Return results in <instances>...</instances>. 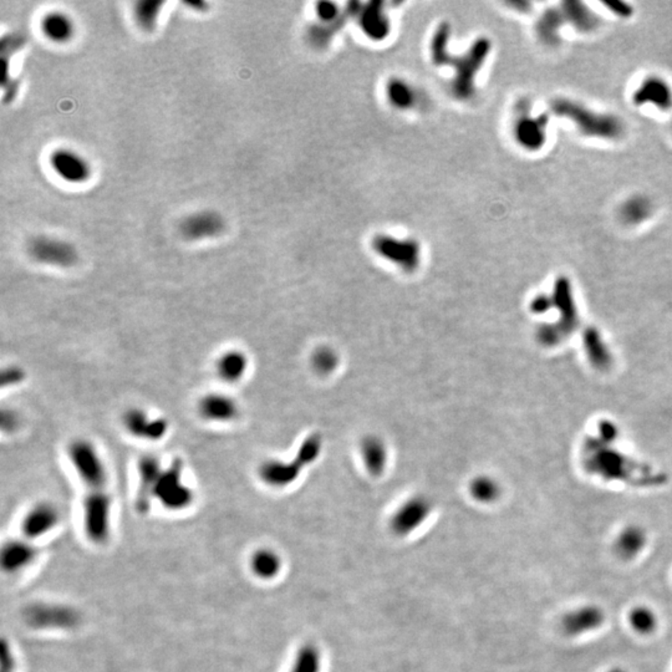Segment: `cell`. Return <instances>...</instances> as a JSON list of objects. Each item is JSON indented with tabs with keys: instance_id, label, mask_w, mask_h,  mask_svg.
I'll use <instances>...</instances> for the list:
<instances>
[{
	"instance_id": "5",
	"label": "cell",
	"mask_w": 672,
	"mask_h": 672,
	"mask_svg": "<svg viewBox=\"0 0 672 672\" xmlns=\"http://www.w3.org/2000/svg\"><path fill=\"white\" fill-rule=\"evenodd\" d=\"M28 252L36 263L57 268H70L79 260L73 244L54 237L39 236L31 239Z\"/></svg>"
},
{
	"instance_id": "30",
	"label": "cell",
	"mask_w": 672,
	"mask_h": 672,
	"mask_svg": "<svg viewBox=\"0 0 672 672\" xmlns=\"http://www.w3.org/2000/svg\"><path fill=\"white\" fill-rule=\"evenodd\" d=\"M629 620L632 624V629L639 634H651L656 629L657 619L652 610L646 606H638L632 610L629 616Z\"/></svg>"
},
{
	"instance_id": "8",
	"label": "cell",
	"mask_w": 672,
	"mask_h": 672,
	"mask_svg": "<svg viewBox=\"0 0 672 672\" xmlns=\"http://www.w3.org/2000/svg\"><path fill=\"white\" fill-rule=\"evenodd\" d=\"M163 467L156 454H142L137 461L138 487L135 508L140 514H146L154 503V491Z\"/></svg>"
},
{
	"instance_id": "16",
	"label": "cell",
	"mask_w": 672,
	"mask_h": 672,
	"mask_svg": "<svg viewBox=\"0 0 672 672\" xmlns=\"http://www.w3.org/2000/svg\"><path fill=\"white\" fill-rule=\"evenodd\" d=\"M634 104L651 105L660 111L672 109V87L660 76H649L636 87L632 95Z\"/></svg>"
},
{
	"instance_id": "3",
	"label": "cell",
	"mask_w": 672,
	"mask_h": 672,
	"mask_svg": "<svg viewBox=\"0 0 672 672\" xmlns=\"http://www.w3.org/2000/svg\"><path fill=\"white\" fill-rule=\"evenodd\" d=\"M184 462L176 458L167 468H163L154 491V502L157 500L162 508L170 512L188 509L195 502V492L184 479Z\"/></svg>"
},
{
	"instance_id": "35",
	"label": "cell",
	"mask_w": 672,
	"mask_h": 672,
	"mask_svg": "<svg viewBox=\"0 0 672 672\" xmlns=\"http://www.w3.org/2000/svg\"><path fill=\"white\" fill-rule=\"evenodd\" d=\"M19 427L17 415L9 408H1V428L4 432H14Z\"/></svg>"
},
{
	"instance_id": "31",
	"label": "cell",
	"mask_w": 672,
	"mask_h": 672,
	"mask_svg": "<svg viewBox=\"0 0 672 672\" xmlns=\"http://www.w3.org/2000/svg\"><path fill=\"white\" fill-rule=\"evenodd\" d=\"M162 3L160 1H142L136 6V19L144 29H152L160 13Z\"/></svg>"
},
{
	"instance_id": "19",
	"label": "cell",
	"mask_w": 672,
	"mask_h": 672,
	"mask_svg": "<svg viewBox=\"0 0 672 672\" xmlns=\"http://www.w3.org/2000/svg\"><path fill=\"white\" fill-rule=\"evenodd\" d=\"M249 359L244 351L228 349L223 351L214 362V371L224 384L233 385L241 382L247 375Z\"/></svg>"
},
{
	"instance_id": "38",
	"label": "cell",
	"mask_w": 672,
	"mask_h": 672,
	"mask_svg": "<svg viewBox=\"0 0 672 672\" xmlns=\"http://www.w3.org/2000/svg\"><path fill=\"white\" fill-rule=\"evenodd\" d=\"M609 672H627V671H625L624 669H620V667H616V669H613V670H610Z\"/></svg>"
},
{
	"instance_id": "27",
	"label": "cell",
	"mask_w": 672,
	"mask_h": 672,
	"mask_svg": "<svg viewBox=\"0 0 672 672\" xmlns=\"http://www.w3.org/2000/svg\"><path fill=\"white\" fill-rule=\"evenodd\" d=\"M652 212L651 202L643 195H635L624 202L620 208L621 218L627 224H640L649 218Z\"/></svg>"
},
{
	"instance_id": "26",
	"label": "cell",
	"mask_w": 672,
	"mask_h": 672,
	"mask_svg": "<svg viewBox=\"0 0 672 672\" xmlns=\"http://www.w3.org/2000/svg\"><path fill=\"white\" fill-rule=\"evenodd\" d=\"M322 667V650L315 643L308 641L300 645L289 672H320Z\"/></svg>"
},
{
	"instance_id": "15",
	"label": "cell",
	"mask_w": 672,
	"mask_h": 672,
	"mask_svg": "<svg viewBox=\"0 0 672 672\" xmlns=\"http://www.w3.org/2000/svg\"><path fill=\"white\" fill-rule=\"evenodd\" d=\"M50 163L59 177L70 184H84L91 176L90 163L73 149H57L52 154Z\"/></svg>"
},
{
	"instance_id": "22",
	"label": "cell",
	"mask_w": 672,
	"mask_h": 672,
	"mask_svg": "<svg viewBox=\"0 0 672 672\" xmlns=\"http://www.w3.org/2000/svg\"><path fill=\"white\" fill-rule=\"evenodd\" d=\"M562 10L567 24L572 25L576 31L581 33H592L599 28V17L581 3V1H564L562 3Z\"/></svg>"
},
{
	"instance_id": "24",
	"label": "cell",
	"mask_w": 672,
	"mask_h": 672,
	"mask_svg": "<svg viewBox=\"0 0 672 672\" xmlns=\"http://www.w3.org/2000/svg\"><path fill=\"white\" fill-rule=\"evenodd\" d=\"M41 30L49 40L64 44L74 36L75 27L73 20L65 13L52 12L43 17Z\"/></svg>"
},
{
	"instance_id": "28",
	"label": "cell",
	"mask_w": 672,
	"mask_h": 672,
	"mask_svg": "<svg viewBox=\"0 0 672 672\" xmlns=\"http://www.w3.org/2000/svg\"><path fill=\"white\" fill-rule=\"evenodd\" d=\"M339 355L333 348H318L311 357V365L319 375H330L339 366Z\"/></svg>"
},
{
	"instance_id": "36",
	"label": "cell",
	"mask_w": 672,
	"mask_h": 672,
	"mask_svg": "<svg viewBox=\"0 0 672 672\" xmlns=\"http://www.w3.org/2000/svg\"><path fill=\"white\" fill-rule=\"evenodd\" d=\"M1 671H14V656H13L10 646L6 643V640L3 641V646H1Z\"/></svg>"
},
{
	"instance_id": "37",
	"label": "cell",
	"mask_w": 672,
	"mask_h": 672,
	"mask_svg": "<svg viewBox=\"0 0 672 672\" xmlns=\"http://www.w3.org/2000/svg\"><path fill=\"white\" fill-rule=\"evenodd\" d=\"M605 6L619 17H627L632 14V6H629L627 3H624V1H608V3H605Z\"/></svg>"
},
{
	"instance_id": "29",
	"label": "cell",
	"mask_w": 672,
	"mask_h": 672,
	"mask_svg": "<svg viewBox=\"0 0 672 672\" xmlns=\"http://www.w3.org/2000/svg\"><path fill=\"white\" fill-rule=\"evenodd\" d=\"M470 492L475 500L479 503H492L497 500L500 489L493 479L484 476L476 477L471 482Z\"/></svg>"
},
{
	"instance_id": "13",
	"label": "cell",
	"mask_w": 672,
	"mask_h": 672,
	"mask_svg": "<svg viewBox=\"0 0 672 672\" xmlns=\"http://www.w3.org/2000/svg\"><path fill=\"white\" fill-rule=\"evenodd\" d=\"M225 222L219 213L214 211H201L192 213L179 225L181 234L188 241H202L214 238L223 233Z\"/></svg>"
},
{
	"instance_id": "23",
	"label": "cell",
	"mask_w": 672,
	"mask_h": 672,
	"mask_svg": "<svg viewBox=\"0 0 672 672\" xmlns=\"http://www.w3.org/2000/svg\"><path fill=\"white\" fill-rule=\"evenodd\" d=\"M567 24L562 8H549L542 14L535 30L540 41L546 45H557L560 41V33Z\"/></svg>"
},
{
	"instance_id": "11",
	"label": "cell",
	"mask_w": 672,
	"mask_h": 672,
	"mask_svg": "<svg viewBox=\"0 0 672 672\" xmlns=\"http://www.w3.org/2000/svg\"><path fill=\"white\" fill-rule=\"evenodd\" d=\"M239 405L223 392H208L198 400L197 414L211 424H230L239 417Z\"/></svg>"
},
{
	"instance_id": "18",
	"label": "cell",
	"mask_w": 672,
	"mask_h": 672,
	"mask_svg": "<svg viewBox=\"0 0 672 672\" xmlns=\"http://www.w3.org/2000/svg\"><path fill=\"white\" fill-rule=\"evenodd\" d=\"M605 621V613L597 605H585L564 615L562 629L569 636L597 630Z\"/></svg>"
},
{
	"instance_id": "4",
	"label": "cell",
	"mask_w": 672,
	"mask_h": 672,
	"mask_svg": "<svg viewBox=\"0 0 672 672\" xmlns=\"http://www.w3.org/2000/svg\"><path fill=\"white\" fill-rule=\"evenodd\" d=\"M23 616L27 625L36 630H71L80 624V614L63 604H31Z\"/></svg>"
},
{
	"instance_id": "2",
	"label": "cell",
	"mask_w": 672,
	"mask_h": 672,
	"mask_svg": "<svg viewBox=\"0 0 672 672\" xmlns=\"http://www.w3.org/2000/svg\"><path fill=\"white\" fill-rule=\"evenodd\" d=\"M552 111L559 117L573 122L578 131L588 137L616 140L624 133V124L620 119L610 114L595 112L572 98L554 100Z\"/></svg>"
},
{
	"instance_id": "9",
	"label": "cell",
	"mask_w": 672,
	"mask_h": 672,
	"mask_svg": "<svg viewBox=\"0 0 672 672\" xmlns=\"http://www.w3.org/2000/svg\"><path fill=\"white\" fill-rule=\"evenodd\" d=\"M60 523V512L49 502H39L28 509L24 514L20 529L24 539H40L58 527Z\"/></svg>"
},
{
	"instance_id": "14",
	"label": "cell",
	"mask_w": 672,
	"mask_h": 672,
	"mask_svg": "<svg viewBox=\"0 0 672 672\" xmlns=\"http://www.w3.org/2000/svg\"><path fill=\"white\" fill-rule=\"evenodd\" d=\"M39 557V549L28 539L6 542L0 552V565L6 574H17L29 569Z\"/></svg>"
},
{
	"instance_id": "20",
	"label": "cell",
	"mask_w": 672,
	"mask_h": 672,
	"mask_svg": "<svg viewBox=\"0 0 672 672\" xmlns=\"http://www.w3.org/2000/svg\"><path fill=\"white\" fill-rule=\"evenodd\" d=\"M360 454L366 471L373 476H381L389 462V451L382 438L370 435L360 443Z\"/></svg>"
},
{
	"instance_id": "1",
	"label": "cell",
	"mask_w": 672,
	"mask_h": 672,
	"mask_svg": "<svg viewBox=\"0 0 672 672\" xmlns=\"http://www.w3.org/2000/svg\"><path fill=\"white\" fill-rule=\"evenodd\" d=\"M66 454L84 487L82 525L85 535L92 544L104 546L111 535L112 512L106 465L98 448L85 438L73 440Z\"/></svg>"
},
{
	"instance_id": "33",
	"label": "cell",
	"mask_w": 672,
	"mask_h": 672,
	"mask_svg": "<svg viewBox=\"0 0 672 672\" xmlns=\"http://www.w3.org/2000/svg\"><path fill=\"white\" fill-rule=\"evenodd\" d=\"M386 22L381 17L380 9H370L365 15V29L368 33L375 36H382L386 33Z\"/></svg>"
},
{
	"instance_id": "25",
	"label": "cell",
	"mask_w": 672,
	"mask_h": 672,
	"mask_svg": "<svg viewBox=\"0 0 672 672\" xmlns=\"http://www.w3.org/2000/svg\"><path fill=\"white\" fill-rule=\"evenodd\" d=\"M645 544H646V535L643 533V529L639 527H629L619 535V538L616 540L615 552L621 559L630 560L638 557Z\"/></svg>"
},
{
	"instance_id": "6",
	"label": "cell",
	"mask_w": 672,
	"mask_h": 672,
	"mask_svg": "<svg viewBox=\"0 0 672 672\" xmlns=\"http://www.w3.org/2000/svg\"><path fill=\"white\" fill-rule=\"evenodd\" d=\"M432 503L425 495H415L405 500L392 514L390 528L397 537H408L421 528L431 516Z\"/></svg>"
},
{
	"instance_id": "32",
	"label": "cell",
	"mask_w": 672,
	"mask_h": 672,
	"mask_svg": "<svg viewBox=\"0 0 672 672\" xmlns=\"http://www.w3.org/2000/svg\"><path fill=\"white\" fill-rule=\"evenodd\" d=\"M25 376L27 375H25L24 368H20V366H17V365L6 366V368H3L1 373H0L1 387L6 389V387L19 385L25 380Z\"/></svg>"
},
{
	"instance_id": "21",
	"label": "cell",
	"mask_w": 672,
	"mask_h": 672,
	"mask_svg": "<svg viewBox=\"0 0 672 672\" xmlns=\"http://www.w3.org/2000/svg\"><path fill=\"white\" fill-rule=\"evenodd\" d=\"M249 568L260 581H273L282 572V557L274 549L260 548L251 555Z\"/></svg>"
},
{
	"instance_id": "17",
	"label": "cell",
	"mask_w": 672,
	"mask_h": 672,
	"mask_svg": "<svg viewBox=\"0 0 672 672\" xmlns=\"http://www.w3.org/2000/svg\"><path fill=\"white\" fill-rule=\"evenodd\" d=\"M549 120L546 116L524 115L514 125L516 140L528 151H539L546 142Z\"/></svg>"
},
{
	"instance_id": "34",
	"label": "cell",
	"mask_w": 672,
	"mask_h": 672,
	"mask_svg": "<svg viewBox=\"0 0 672 672\" xmlns=\"http://www.w3.org/2000/svg\"><path fill=\"white\" fill-rule=\"evenodd\" d=\"M390 98L394 104H396L400 107H406L412 104V92L410 91V87H406L403 82H394L390 85Z\"/></svg>"
},
{
	"instance_id": "12",
	"label": "cell",
	"mask_w": 672,
	"mask_h": 672,
	"mask_svg": "<svg viewBox=\"0 0 672 672\" xmlns=\"http://www.w3.org/2000/svg\"><path fill=\"white\" fill-rule=\"evenodd\" d=\"M375 251L386 260L411 273L419 265V247L416 241H397L391 237H379L373 243Z\"/></svg>"
},
{
	"instance_id": "10",
	"label": "cell",
	"mask_w": 672,
	"mask_h": 672,
	"mask_svg": "<svg viewBox=\"0 0 672 672\" xmlns=\"http://www.w3.org/2000/svg\"><path fill=\"white\" fill-rule=\"evenodd\" d=\"M308 465L301 454L297 452L293 461L268 460L259 465L260 481L270 488L283 489L292 486Z\"/></svg>"
},
{
	"instance_id": "7",
	"label": "cell",
	"mask_w": 672,
	"mask_h": 672,
	"mask_svg": "<svg viewBox=\"0 0 672 672\" xmlns=\"http://www.w3.org/2000/svg\"><path fill=\"white\" fill-rule=\"evenodd\" d=\"M121 424L130 436L149 442L161 441L170 430V424L165 417H152L140 408H127L122 415Z\"/></svg>"
}]
</instances>
